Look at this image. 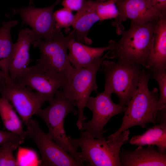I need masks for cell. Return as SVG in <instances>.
I'll list each match as a JSON object with an SVG mask.
<instances>
[{"mask_svg": "<svg viewBox=\"0 0 166 166\" xmlns=\"http://www.w3.org/2000/svg\"><path fill=\"white\" fill-rule=\"evenodd\" d=\"M150 77L149 72L143 68L137 88L125 107L122 124L117 131L107 137L108 140H116L122 132L132 127L139 125L144 128L148 123H156L158 119L159 96L156 88L152 91L148 89Z\"/></svg>", "mask_w": 166, "mask_h": 166, "instance_id": "cell-1", "label": "cell"}, {"mask_svg": "<svg viewBox=\"0 0 166 166\" xmlns=\"http://www.w3.org/2000/svg\"><path fill=\"white\" fill-rule=\"evenodd\" d=\"M156 21L131 22L129 29L123 30L119 41L109 42L107 58L127 59L144 68L151 51Z\"/></svg>", "mask_w": 166, "mask_h": 166, "instance_id": "cell-2", "label": "cell"}, {"mask_svg": "<svg viewBox=\"0 0 166 166\" xmlns=\"http://www.w3.org/2000/svg\"><path fill=\"white\" fill-rule=\"evenodd\" d=\"M129 133L128 130H125L114 141L109 140L104 136L93 138L81 133L78 138H68L77 150L81 149L78 156L83 165L85 162L89 166H121V148L128 140Z\"/></svg>", "mask_w": 166, "mask_h": 166, "instance_id": "cell-3", "label": "cell"}, {"mask_svg": "<svg viewBox=\"0 0 166 166\" xmlns=\"http://www.w3.org/2000/svg\"><path fill=\"white\" fill-rule=\"evenodd\" d=\"M117 59L116 62L103 60L100 68L105 76L104 91L116 94L120 103L126 106L137 88L144 68L127 59Z\"/></svg>", "mask_w": 166, "mask_h": 166, "instance_id": "cell-4", "label": "cell"}, {"mask_svg": "<svg viewBox=\"0 0 166 166\" xmlns=\"http://www.w3.org/2000/svg\"><path fill=\"white\" fill-rule=\"evenodd\" d=\"M46 108L40 109L36 115L42 119L48 127L46 134L64 150L69 153L82 166L78 152L71 143L66 135L64 127L65 118L69 113L75 115L77 114L75 109V102L67 97L62 90L56 92L53 99Z\"/></svg>", "mask_w": 166, "mask_h": 166, "instance_id": "cell-5", "label": "cell"}, {"mask_svg": "<svg viewBox=\"0 0 166 166\" xmlns=\"http://www.w3.org/2000/svg\"><path fill=\"white\" fill-rule=\"evenodd\" d=\"M74 32L73 30L65 36L61 29L56 28L49 37L34 42V46L38 48L41 53L37 64L46 70L56 72L69 78L75 69L69 60L67 53L68 43Z\"/></svg>", "mask_w": 166, "mask_h": 166, "instance_id": "cell-6", "label": "cell"}, {"mask_svg": "<svg viewBox=\"0 0 166 166\" xmlns=\"http://www.w3.org/2000/svg\"><path fill=\"white\" fill-rule=\"evenodd\" d=\"M101 63L89 67L75 68L71 76L61 87L65 95L74 101L77 108L76 126L80 130L87 118L84 110L91 93L96 91L98 86L96 77Z\"/></svg>", "mask_w": 166, "mask_h": 166, "instance_id": "cell-7", "label": "cell"}, {"mask_svg": "<svg viewBox=\"0 0 166 166\" xmlns=\"http://www.w3.org/2000/svg\"><path fill=\"white\" fill-rule=\"evenodd\" d=\"M111 96L104 91L96 97L90 96L85 107L92 112L93 116L91 121L83 122L81 133L93 138L103 136V128L109 121L124 112L125 106L114 103Z\"/></svg>", "mask_w": 166, "mask_h": 166, "instance_id": "cell-8", "label": "cell"}, {"mask_svg": "<svg viewBox=\"0 0 166 166\" xmlns=\"http://www.w3.org/2000/svg\"><path fill=\"white\" fill-rule=\"evenodd\" d=\"M26 126V136L37 145L41 156L42 165L81 166L73 156L48 136L36 120L32 119Z\"/></svg>", "mask_w": 166, "mask_h": 166, "instance_id": "cell-9", "label": "cell"}, {"mask_svg": "<svg viewBox=\"0 0 166 166\" xmlns=\"http://www.w3.org/2000/svg\"><path fill=\"white\" fill-rule=\"evenodd\" d=\"M0 93L2 97L12 103L26 126L46 101L41 94L14 81L0 85Z\"/></svg>", "mask_w": 166, "mask_h": 166, "instance_id": "cell-10", "label": "cell"}, {"mask_svg": "<svg viewBox=\"0 0 166 166\" xmlns=\"http://www.w3.org/2000/svg\"><path fill=\"white\" fill-rule=\"evenodd\" d=\"M66 80L62 74L46 70L36 64L23 70L15 81L35 90L50 102Z\"/></svg>", "mask_w": 166, "mask_h": 166, "instance_id": "cell-11", "label": "cell"}, {"mask_svg": "<svg viewBox=\"0 0 166 166\" xmlns=\"http://www.w3.org/2000/svg\"><path fill=\"white\" fill-rule=\"evenodd\" d=\"M60 2L61 0H57L52 5L43 8L30 6L14 9L13 10L14 14L21 16L22 24H27L31 27L35 41L47 38L53 34L56 29L53 10Z\"/></svg>", "mask_w": 166, "mask_h": 166, "instance_id": "cell-12", "label": "cell"}, {"mask_svg": "<svg viewBox=\"0 0 166 166\" xmlns=\"http://www.w3.org/2000/svg\"><path fill=\"white\" fill-rule=\"evenodd\" d=\"M116 4L124 21L140 23L157 21L166 15L148 0H116Z\"/></svg>", "mask_w": 166, "mask_h": 166, "instance_id": "cell-13", "label": "cell"}, {"mask_svg": "<svg viewBox=\"0 0 166 166\" xmlns=\"http://www.w3.org/2000/svg\"><path fill=\"white\" fill-rule=\"evenodd\" d=\"M74 34L68 43V55L69 60L74 68L93 66L101 63L107 58L106 54L102 57V56L105 51L109 50L108 45L101 47L89 46L76 41Z\"/></svg>", "mask_w": 166, "mask_h": 166, "instance_id": "cell-14", "label": "cell"}, {"mask_svg": "<svg viewBox=\"0 0 166 166\" xmlns=\"http://www.w3.org/2000/svg\"><path fill=\"white\" fill-rule=\"evenodd\" d=\"M144 68L149 73L166 70V15L156 22L151 51Z\"/></svg>", "mask_w": 166, "mask_h": 166, "instance_id": "cell-15", "label": "cell"}, {"mask_svg": "<svg viewBox=\"0 0 166 166\" xmlns=\"http://www.w3.org/2000/svg\"><path fill=\"white\" fill-rule=\"evenodd\" d=\"M120 156L122 166H166V152L159 151L154 146H139L131 151L122 149Z\"/></svg>", "mask_w": 166, "mask_h": 166, "instance_id": "cell-16", "label": "cell"}, {"mask_svg": "<svg viewBox=\"0 0 166 166\" xmlns=\"http://www.w3.org/2000/svg\"><path fill=\"white\" fill-rule=\"evenodd\" d=\"M35 40L32 30L26 28L19 32L9 65L10 75L14 81H15L18 75L28 67L30 61V47Z\"/></svg>", "mask_w": 166, "mask_h": 166, "instance_id": "cell-17", "label": "cell"}, {"mask_svg": "<svg viewBox=\"0 0 166 166\" xmlns=\"http://www.w3.org/2000/svg\"><path fill=\"white\" fill-rule=\"evenodd\" d=\"M95 0H87L74 15L72 26L74 30L76 41L90 45L92 40L88 37V33L94 24L99 21L96 10Z\"/></svg>", "mask_w": 166, "mask_h": 166, "instance_id": "cell-18", "label": "cell"}, {"mask_svg": "<svg viewBox=\"0 0 166 166\" xmlns=\"http://www.w3.org/2000/svg\"><path fill=\"white\" fill-rule=\"evenodd\" d=\"M17 23L15 20L4 21L0 27V69L6 82L12 80L9 73V65L14 45L11 40L10 31Z\"/></svg>", "mask_w": 166, "mask_h": 166, "instance_id": "cell-19", "label": "cell"}, {"mask_svg": "<svg viewBox=\"0 0 166 166\" xmlns=\"http://www.w3.org/2000/svg\"><path fill=\"white\" fill-rule=\"evenodd\" d=\"M130 143L138 146H156L159 151L166 152V122L149 128L142 134L133 136Z\"/></svg>", "mask_w": 166, "mask_h": 166, "instance_id": "cell-20", "label": "cell"}, {"mask_svg": "<svg viewBox=\"0 0 166 166\" xmlns=\"http://www.w3.org/2000/svg\"><path fill=\"white\" fill-rule=\"evenodd\" d=\"M0 116L6 129L24 140L26 136L22 121L14 110L13 106L2 97L0 98Z\"/></svg>", "mask_w": 166, "mask_h": 166, "instance_id": "cell-21", "label": "cell"}, {"mask_svg": "<svg viewBox=\"0 0 166 166\" xmlns=\"http://www.w3.org/2000/svg\"><path fill=\"white\" fill-rule=\"evenodd\" d=\"M96 10L99 21L114 19L112 25L116 28V32L121 35L124 30L122 22L124 21L116 4V0H95Z\"/></svg>", "mask_w": 166, "mask_h": 166, "instance_id": "cell-22", "label": "cell"}, {"mask_svg": "<svg viewBox=\"0 0 166 166\" xmlns=\"http://www.w3.org/2000/svg\"><path fill=\"white\" fill-rule=\"evenodd\" d=\"M19 146L11 141L6 142L0 145V166H18L13 152Z\"/></svg>", "mask_w": 166, "mask_h": 166, "instance_id": "cell-23", "label": "cell"}, {"mask_svg": "<svg viewBox=\"0 0 166 166\" xmlns=\"http://www.w3.org/2000/svg\"><path fill=\"white\" fill-rule=\"evenodd\" d=\"M53 15L55 21V28L59 29L64 28L65 31L69 33V27L72 26L74 18L72 11L63 7L56 11Z\"/></svg>", "mask_w": 166, "mask_h": 166, "instance_id": "cell-24", "label": "cell"}, {"mask_svg": "<svg viewBox=\"0 0 166 166\" xmlns=\"http://www.w3.org/2000/svg\"><path fill=\"white\" fill-rule=\"evenodd\" d=\"M150 77L156 80L160 91L158 100L159 111L166 109V70L150 73Z\"/></svg>", "mask_w": 166, "mask_h": 166, "instance_id": "cell-25", "label": "cell"}, {"mask_svg": "<svg viewBox=\"0 0 166 166\" xmlns=\"http://www.w3.org/2000/svg\"><path fill=\"white\" fill-rule=\"evenodd\" d=\"M24 139L19 136L9 131L0 130V145L11 141L20 145L24 142Z\"/></svg>", "mask_w": 166, "mask_h": 166, "instance_id": "cell-26", "label": "cell"}, {"mask_svg": "<svg viewBox=\"0 0 166 166\" xmlns=\"http://www.w3.org/2000/svg\"><path fill=\"white\" fill-rule=\"evenodd\" d=\"M86 0H63L62 5L64 7L72 11H78L82 6Z\"/></svg>", "mask_w": 166, "mask_h": 166, "instance_id": "cell-27", "label": "cell"}, {"mask_svg": "<svg viewBox=\"0 0 166 166\" xmlns=\"http://www.w3.org/2000/svg\"><path fill=\"white\" fill-rule=\"evenodd\" d=\"M154 6L166 14V0H148Z\"/></svg>", "mask_w": 166, "mask_h": 166, "instance_id": "cell-28", "label": "cell"}, {"mask_svg": "<svg viewBox=\"0 0 166 166\" xmlns=\"http://www.w3.org/2000/svg\"><path fill=\"white\" fill-rule=\"evenodd\" d=\"M6 83V82L5 77L0 69V85H3Z\"/></svg>", "mask_w": 166, "mask_h": 166, "instance_id": "cell-29", "label": "cell"}, {"mask_svg": "<svg viewBox=\"0 0 166 166\" xmlns=\"http://www.w3.org/2000/svg\"><path fill=\"white\" fill-rule=\"evenodd\" d=\"M32 1L33 0H30V5L33 4Z\"/></svg>", "mask_w": 166, "mask_h": 166, "instance_id": "cell-30", "label": "cell"}]
</instances>
